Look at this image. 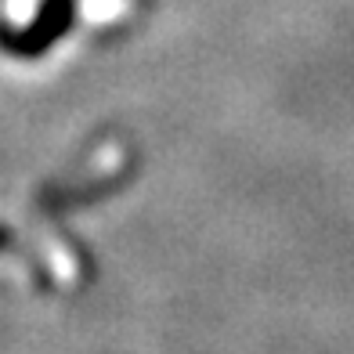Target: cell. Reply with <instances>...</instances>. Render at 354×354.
<instances>
[{"mask_svg": "<svg viewBox=\"0 0 354 354\" xmlns=\"http://www.w3.org/2000/svg\"><path fill=\"white\" fill-rule=\"evenodd\" d=\"M123 11H127V0H84V19H91V22L120 19Z\"/></svg>", "mask_w": 354, "mask_h": 354, "instance_id": "cell-1", "label": "cell"}, {"mask_svg": "<svg viewBox=\"0 0 354 354\" xmlns=\"http://www.w3.org/2000/svg\"><path fill=\"white\" fill-rule=\"evenodd\" d=\"M33 11H37V0H11V4H8L11 22H29V19H33Z\"/></svg>", "mask_w": 354, "mask_h": 354, "instance_id": "cell-2", "label": "cell"}]
</instances>
